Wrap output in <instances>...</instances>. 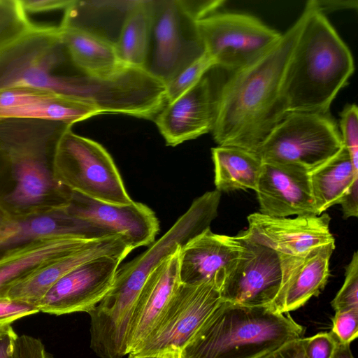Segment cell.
Returning <instances> with one entry per match:
<instances>
[{
	"instance_id": "obj_1",
	"label": "cell",
	"mask_w": 358,
	"mask_h": 358,
	"mask_svg": "<svg viewBox=\"0 0 358 358\" xmlns=\"http://www.w3.org/2000/svg\"><path fill=\"white\" fill-rule=\"evenodd\" d=\"M308 12L306 5L299 18L271 48L231 72L217 91L212 133L218 145L257 153L287 114L281 95L283 76Z\"/></svg>"
},
{
	"instance_id": "obj_2",
	"label": "cell",
	"mask_w": 358,
	"mask_h": 358,
	"mask_svg": "<svg viewBox=\"0 0 358 358\" xmlns=\"http://www.w3.org/2000/svg\"><path fill=\"white\" fill-rule=\"evenodd\" d=\"M308 15L287 65L281 88L285 112L327 114L355 71L348 45L309 1Z\"/></svg>"
},
{
	"instance_id": "obj_3",
	"label": "cell",
	"mask_w": 358,
	"mask_h": 358,
	"mask_svg": "<svg viewBox=\"0 0 358 358\" xmlns=\"http://www.w3.org/2000/svg\"><path fill=\"white\" fill-rule=\"evenodd\" d=\"M303 326L270 306L222 301L180 352V358H264L302 338Z\"/></svg>"
},
{
	"instance_id": "obj_4",
	"label": "cell",
	"mask_w": 358,
	"mask_h": 358,
	"mask_svg": "<svg viewBox=\"0 0 358 358\" xmlns=\"http://www.w3.org/2000/svg\"><path fill=\"white\" fill-rule=\"evenodd\" d=\"M71 62L59 34L27 30L0 46V90L29 88L83 101L85 76L63 71Z\"/></svg>"
},
{
	"instance_id": "obj_5",
	"label": "cell",
	"mask_w": 358,
	"mask_h": 358,
	"mask_svg": "<svg viewBox=\"0 0 358 358\" xmlns=\"http://www.w3.org/2000/svg\"><path fill=\"white\" fill-rule=\"evenodd\" d=\"M52 171L55 180L72 192L109 203L133 201L110 155L99 143L75 134L71 127L56 145Z\"/></svg>"
},
{
	"instance_id": "obj_6",
	"label": "cell",
	"mask_w": 358,
	"mask_h": 358,
	"mask_svg": "<svg viewBox=\"0 0 358 358\" xmlns=\"http://www.w3.org/2000/svg\"><path fill=\"white\" fill-rule=\"evenodd\" d=\"M343 145L329 113H287L265 138L257 155L262 162L293 165L311 173Z\"/></svg>"
},
{
	"instance_id": "obj_7",
	"label": "cell",
	"mask_w": 358,
	"mask_h": 358,
	"mask_svg": "<svg viewBox=\"0 0 358 358\" xmlns=\"http://www.w3.org/2000/svg\"><path fill=\"white\" fill-rule=\"evenodd\" d=\"M151 34L144 69L165 85L204 52L196 22L180 0L149 1Z\"/></svg>"
},
{
	"instance_id": "obj_8",
	"label": "cell",
	"mask_w": 358,
	"mask_h": 358,
	"mask_svg": "<svg viewBox=\"0 0 358 358\" xmlns=\"http://www.w3.org/2000/svg\"><path fill=\"white\" fill-rule=\"evenodd\" d=\"M196 25L205 52L216 66L231 73L260 57L282 35L255 16L241 13H215Z\"/></svg>"
},
{
	"instance_id": "obj_9",
	"label": "cell",
	"mask_w": 358,
	"mask_h": 358,
	"mask_svg": "<svg viewBox=\"0 0 358 358\" xmlns=\"http://www.w3.org/2000/svg\"><path fill=\"white\" fill-rule=\"evenodd\" d=\"M220 288L215 281L180 283L150 335L129 354L150 357L181 350L221 301Z\"/></svg>"
},
{
	"instance_id": "obj_10",
	"label": "cell",
	"mask_w": 358,
	"mask_h": 358,
	"mask_svg": "<svg viewBox=\"0 0 358 358\" xmlns=\"http://www.w3.org/2000/svg\"><path fill=\"white\" fill-rule=\"evenodd\" d=\"M237 236L244 250L226 275L220 288L221 299L246 306L273 308L283 283L282 257L258 243L247 231Z\"/></svg>"
},
{
	"instance_id": "obj_11",
	"label": "cell",
	"mask_w": 358,
	"mask_h": 358,
	"mask_svg": "<svg viewBox=\"0 0 358 358\" xmlns=\"http://www.w3.org/2000/svg\"><path fill=\"white\" fill-rule=\"evenodd\" d=\"M124 258L102 256L79 266L55 282L36 307L39 312L56 315L89 313L112 287Z\"/></svg>"
},
{
	"instance_id": "obj_12",
	"label": "cell",
	"mask_w": 358,
	"mask_h": 358,
	"mask_svg": "<svg viewBox=\"0 0 358 358\" xmlns=\"http://www.w3.org/2000/svg\"><path fill=\"white\" fill-rule=\"evenodd\" d=\"M66 208L12 214L0 224V252L50 236H70L93 241L117 235L107 227L72 215Z\"/></svg>"
},
{
	"instance_id": "obj_13",
	"label": "cell",
	"mask_w": 358,
	"mask_h": 358,
	"mask_svg": "<svg viewBox=\"0 0 358 358\" xmlns=\"http://www.w3.org/2000/svg\"><path fill=\"white\" fill-rule=\"evenodd\" d=\"M132 250L121 235L93 241L79 250L33 268L10 285L5 298L36 306L55 282L74 268L102 256L126 257Z\"/></svg>"
},
{
	"instance_id": "obj_14",
	"label": "cell",
	"mask_w": 358,
	"mask_h": 358,
	"mask_svg": "<svg viewBox=\"0 0 358 358\" xmlns=\"http://www.w3.org/2000/svg\"><path fill=\"white\" fill-rule=\"evenodd\" d=\"M330 217H276L255 213L248 217V234L280 255L303 257L311 250L335 242L329 230Z\"/></svg>"
},
{
	"instance_id": "obj_15",
	"label": "cell",
	"mask_w": 358,
	"mask_h": 358,
	"mask_svg": "<svg viewBox=\"0 0 358 358\" xmlns=\"http://www.w3.org/2000/svg\"><path fill=\"white\" fill-rule=\"evenodd\" d=\"M217 94L210 79L204 76L194 87L164 106L155 122L167 145L174 147L213 131Z\"/></svg>"
},
{
	"instance_id": "obj_16",
	"label": "cell",
	"mask_w": 358,
	"mask_h": 358,
	"mask_svg": "<svg viewBox=\"0 0 358 358\" xmlns=\"http://www.w3.org/2000/svg\"><path fill=\"white\" fill-rule=\"evenodd\" d=\"M68 212L121 235L134 249L151 245L159 230L155 213L146 205L132 201L128 204L105 203L72 192Z\"/></svg>"
},
{
	"instance_id": "obj_17",
	"label": "cell",
	"mask_w": 358,
	"mask_h": 358,
	"mask_svg": "<svg viewBox=\"0 0 358 358\" xmlns=\"http://www.w3.org/2000/svg\"><path fill=\"white\" fill-rule=\"evenodd\" d=\"M255 192L262 214L276 217L318 215L310 173L298 166L263 162Z\"/></svg>"
},
{
	"instance_id": "obj_18",
	"label": "cell",
	"mask_w": 358,
	"mask_h": 358,
	"mask_svg": "<svg viewBox=\"0 0 358 358\" xmlns=\"http://www.w3.org/2000/svg\"><path fill=\"white\" fill-rule=\"evenodd\" d=\"M244 250L236 236L213 233L210 229L179 249V279L182 284L215 281L222 287L227 273Z\"/></svg>"
},
{
	"instance_id": "obj_19",
	"label": "cell",
	"mask_w": 358,
	"mask_h": 358,
	"mask_svg": "<svg viewBox=\"0 0 358 358\" xmlns=\"http://www.w3.org/2000/svg\"><path fill=\"white\" fill-rule=\"evenodd\" d=\"M92 103L29 88L0 90V121L31 120L69 125L102 114Z\"/></svg>"
},
{
	"instance_id": "obj_20",
	"label": "cell",
	"mask_w": 358,
	"mask_h": 358,
	"mask_svg": "<svg viewBox=\"0 0 358 358\" xmlns=\"http://www.w3.org/2000/svg\"><path fill=\"white\" fill-rule=\"evenodd\" d=\"M178 251L150 273L139 292L129 325L128 355L150 335L180 284Z\"/></svg>"
},
{
	"instance_id": "obj_21",
	"label": "cell",
	"mask_w": 358,
	"mask_h": 358,
	"mask_svg": "<svg viewBox=\"0 0 358 358\" xmlns=\"http://www.w3.org/2000/svg\"><path fill=\"white\" fill-rule=\"evenodd\" d=\"M334 249L335 242H331L315 248L303 257L282 256L283 283L273 308L287 313L317 296L329 276V260Z\"/></svg>"
},
{
	"instance_id": "obj_22",
	"label": "cell",
	"mask_w": 358,
	"mask_h": 358,
	"mask_svg": "<svg viewBox=\"0 0 358 358\" xmlns=\"http://www.w3.org/2000/svg\"><path fill=\"white\" fill-rule=\"evenodd\" d=\"M59 36L71 62L85 76L110 80L131 68L120 62L114 43L103 36L71 25H65Z\"/></svg>"
},
{
	"instance_id": "obj_23",
	"label": "cell",
	"mask_w": 358,
	"mask_h": 358,
	"mask_svg": "<svg viewBox=\"0 0 358 358\" xmlns=\"http://www.w3.org/2000/svg\"><path fill=\"white\" fill-rule=\"evenodd\" d=\"M93 241L70 236H55L2 253L0 255V301L6 300V292L10 285L33 268L79 250Z\"/></svg>"
},
{
	"instance_id": "obj_24",
	"label": "cell",
	"mask_w": 358,
	"mask_h": 358,
	"mask_svg": "<svg viewBox=\"0 0 358 358\" xmlns=\"http://www.w3.org/2000/svg\"><path fill=\"white\" fill-rule=\"evenodd\" d=\"M215 185L219 192L256 190L263 162L254 152L231 146L212 149Z\"/></svg>"
},
{
	"instance_id": "obj_25",
	"label": "cell",
	"mask_w": 358,
	"mask_h": 358,
	"mask_svg": "<svg viewBox=\"0 0 358 358\" xmlns=\"http://www.w3.org/2000/svg\"><path fill=\"white\" fill-rule=\"evenodd\" d=\"M150 34L149 1H135L124 17L114 43L117 57L123 64L144 69Z\"/></svg>"
},
{
	"instance_id": "obj_26",
	"label": "cell",
	"mask_w": 358,
	"mask_h": 358,
	"mask_svg": "<svg viewBox=\"0 0 358 358\" xmlns=\"http://www.w3.org/2000/svg\"><path fill=\"white\" fill-rule=\"evenodd\" d=\"M358 177L348 151L343 148L326 163L310 173V182L316 210L320 215L338 204L352 181Z\"/></svg>"
},
{
	"instance_id": "obj_27",
	"label": "cell",
	"mask_w": 358,
	"mask_h": 358,
	"mask_svg": "<svg viewBox=\"0 0 358 358\" xmlns=\"http://www.w3.org/2000/svg\"><path fill=\"white\" fill-rule=\"evenodd\" d=\"M215 66V61L205 52L165 85L166 103L194 87L209 69Z\"/></svg>"
},
{
	"instance_id": "obj_28",
	"label": "cell",
	"mask_w": 358,
	"mask_h": 358,
	"mask_svg": "<svg viewBox=\"0 0 358 358\" xmlns=\"http://www.w3.org/2000/svg\"><path fill=\"white\" fill-rule=\"evenodd\" d=\"M345 281L331 301L335 311L358 309V255L354 252L345 268Z\"/></svg>"
},
{
	"instance_id": "obj_29",
	"label": "cell",
	"mask_w": 358,
	"mask_h": 358,
	"mask_svg": "<svg viewBox=\"0 0 358 358\" xmlns=\"http://www.w3.org/2000/svg\"><path fill=\"white\" fill-rule=\"evenodd\" d=\"M341 136L353 166L358 170V108L356 104L346 105L340 115Z\"/></svg>"
},
{
	"instance_id": "obj_30",
	"label": "cell",
	"mask_w": 358,
	"mask_h": 358,
	"mask_svg": "<svg viewBox=\"0 0 358 358\" xmlns=\"http://www.w3.org/2000/svg\"><path fill=\"white\" fill-rule=\"evenodd\" d=\"M27 31L16 1H0V46Z\"/></svg>"
},
{
	"instance_id": "obj_31",
	"label": "cell",
	"mask_w": 358,
	"mask_h": 358,
	"mask_svg": "<svg viewBox=\"0 0 358 358\" xmlns=\"http://www.w3.org/2000/svg\"><path fill=\"white\" fill-rule=\"evenodd\" d=\"M331 332L338 342L350 344L358 336V309L335 311Z\"/></svg>"
},
{
	"instance_id": "obj_32",
	"label": "cell",
	"mask_w": 358,
	"mask_h": 358,
	"mask_svg": "<svg viewBox=\"0 0 358 358\" xmlns=\"http://www.w3.org/2000/svg\"><path fill=\"white\" fill-rule=\"evenodd\" d=\"M301 342L306 358H331L336 343L331 331L301 338Z\"/></svg>"
},
{
	"instance_id": "obj_33",
	"label": "cell",
	"mask_w": 358,
	"mask_h": 358,
	"mask_svg": "<svg viewBox=\"0 0 358 358\" xmlns=\"http://www.w3.org/2000/svg\"><path fill=\"white\" fill-rule=\"evenodd\" d=\"M38 312L36 306L30 304L10 300L0 301V328Z\"/></svg>"
},
{
	"instance_id": "obj_34",
	"label": "cell",
	"mask_w": 358,
	"mask_h": 358,
	"mask_svg": "<svg viewBox=\"0 0 358 358\" xmlns=\"http://www.w3.org/2000/svg\"><path fill=\"white\" fill-rule=\"evenodd\" d=\"M187 14L196 22L215 13L226 2L222 0H180Z\"/></svg>"
},
{
	"instance_id": "obj_35",
	"label": "cell",
	"mask_w": 358,
	"mask_h": 358,
	"mask_svg": "<svg viewBox=\"0 0 358 358\" xmlns=\"http://www.w3.org/2000/svg\"><path fill=\"white\" fill-rule=\"evenodd\" d=\"M18 348L19 358H50L43 343L31 336H19Z\"/></svg>"
},
{
	"instance_id": "obj_36",
	"label": "cell",
	"mask_w": 358,
	"mask_h": 358,
	"mask_svg": "<svg viewBox=\"0 0 358 358\" xmlns=\"http://www.w3.org/2000/svg\"><path fill=\"white\" fill-rule=\"evenodd\" d=\"M18 338L10 324L0 328V358H19Z\"/></svg>"
},
{
	"instance_id": "obj_37",
	"label": "cell",
	"mask_w": 358,
	"mask_h": 358,
	"mask_svg": "<svg viewBox=\"0 0 358 358\" xmlns=\"http://www.w3.org/2000/svg\"><path fill=\"white\" fill-rule=\"evenodd\" d=\"M341 204L345 218L358 215V177L355 178L350 187L341 198Z\"/></svg>"
},
{
	"instance_id": "obj_38",
	"label": "cell",
	"mask_w": 358,
	"mask_h": 358,
	"mask_svg": "<svg viewBox=\"0 0 358 358\" xmlns=\"http://www.w3.org/2000/svg\"><path fill=\"white\" fill-rule=\"evenodd\" d=\"M309 1L317 11L324 15L335 11L357 10L358 8L357 0H310Z\"/></svg>"
},
{
	"instance_id": "obj_39",
	"label": "cell",
	"mask_w": 358,
	"mask_h": 358,
	"mask_svg": "<svg viewBox=\"0 0 358 358\" xmlns=\"http://www.w3.org/2000/svg\"><path fill=\"white\" fill-rule=\"evenodd\" d=\"M264 358H306L301 338L287 343Z\"/></svg>"
},
{
	"instance_id": "obj_40",
	"label": "cell",
	"mask_w": 358,
	"mask_h": 358,
	"mask_svg": "<svg viewBox=\"0 0 358 358\" xmlns=\"http://www.w3.org/2000/svg\"><path fill=\"white\" fill-rule=\"evenodd\" d=\"M336 347L331 358H355L350 344L340 343L336 339Z\"/></svg>"
},
{
	"instance_id": "obj_41",
	"label": "cell",
	"mask_w": 358,
	"mask_h": 358,
	"mask_svg": "<svg viewBox=\"0 0 358 358\" xmlns=\"http://www.w3.org/2000/svg\"><path fill=\"white\" fill-rule=\"evenodd\" d=\"M180 352L178 349H171L158 354L155 358H180Z\"/></svg>"
},
{
	"instance_id": "obj_42",
	"label": "cell",
	"mask_w": 358,
	"mask_h": 358,
	"mask_svg": "<svg viewBox=\"0 0 358 358\" xmlns=\"http://www.w3.org/2000/svg\"><path fill=\"white\" fill-rule=\"evenodd\" d=\"M12 215L0 201V224L3 223Z\"/></svg>"
},
{
	"instance_id": "obj_43",
	"label": "cell",
	"mask_w": 358,
	"mask_h": 358,
	"mask_svg": "<svg viewBox=\"0 0 358 358\" xmlns=\"http://www.w3.org/2000/svg\"><path fill=\"white\" fill-rule=\"evenodd\" d=\"M155 356H150V357H141V356H137L133 354H129L128 358H155Z\"/></svg>"
}]
</instances>
